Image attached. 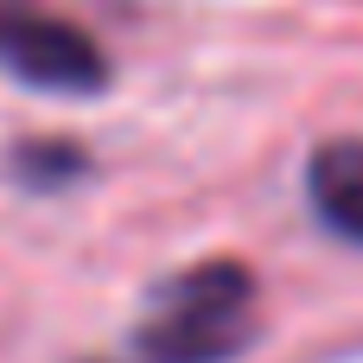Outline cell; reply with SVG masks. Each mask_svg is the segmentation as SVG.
Listing matches in <instances>:
<instances>
[{
	"mask_svg": "<svg viewBox=\"0 0 363 363\" xmlns=\"http://www.w3.org/2000/svg\"><path fill=\"white\" fill-rule=\"evenodd\" d=\"M249 313H255V274L242 262H204L153 294L134 351L140 363H223L255 338Z\"/></svg>",
	"mask_w": 363,
	"mask_h": 363,
	"instance_id": "obj_1",
	"label": "cell"
},
{
	"mask_svg": "<svg viewBox=\"0 0 363 363\" xmlns=\"http://www.w3.org/2000/svg\"><path fill=\"white\" fill-rule=\"evenodd\" d=\"M0 70L51 96H96L108 83L102 45L38 0H0Z\"/></svg>",
	"mask_w": 363,
	"mask_h": 363,
	"instance_id": "obj_2",
	"label": "cell"
},
{
	"mask_svg": "<svg viewBox=\"0 0 363 363\" xmlns=\"http://www.w3.org/2000/svg\"><path fill=\"white\" fill-rule=\"evenodd\" d=\"M306 191H313L319 223L332 236H345V242L363 249V140L319 147L313 153V172H306Z\"/></svg>",
	"mask_w": 363,
	"mask_h": 363,
	"instance_id": "obj_3",
	"label": "cell"
},
{
	"mask_svg": "<svg viewBox=\"0 0 363 363\" xmlns=\"http://www.w3.org/2000/svg\"><path fill=\"white\" fill-rule=\"evenodd\" d=\"M13 172L26 185H64V179L83 172V153L64 147V140H26V147H13Z\"/></svg>",
	"mask_w": 363,
	"mask_h": 363,
	"instance_id": "obj_4",
	"label": "cell"
}]
</instances>
